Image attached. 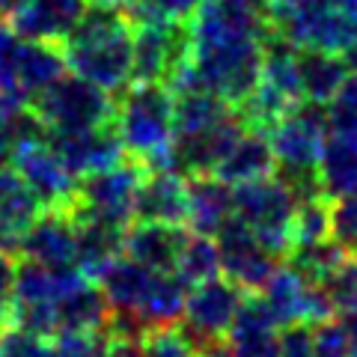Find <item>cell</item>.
I'll list each match as a JSON object with an SVG mask.
<instances>
[{
	"mask_svg": "<svg viewBox=\"0 0 357 357\" xmlns=\"http://www.w3.org/2000/svg\"><path fill=\"white\" fill-rule=\"evenodd\" d=\"M131 42L134 24L126 9L107 0H89L81 24L60 48L72 75L107 93H119L131 81Z\"/></svg>",
	"mask_w": 357,
	"mask_h": 357,
	"instance_id": "6da1fadb",
	"label": "cell"
},
{
	"mask_svg": "<svg viewBox=\"0 0 357 357\" xmlns=\"http://www.w3.org/2000/svg\"><path fill=\"white\" fill-rule=\"evenodd\" d=\"M114 128L126 158L140 167H167L173 149V89L164 84H128L116 93Z\"/></svg>",
	"mask_w": 357,
	"mask_h": 357,
	"instance_id": "7a4b0ae2",
	"label": "cell"
},
{
	"mask_svg": "<svg viewBox=\"0 0 357 357\" xmlns=\"http://www.w3.org/2000/svg\"><path fill=\"white\" fill-rule=\"evenodd\" d=\"M328 137L325 107L301 102L268 131L274 152V176L292 188L298 199L321 194L319 188V155Z\"/></svg>",
	"mask_w": 357,
	"mask_h": 357,
	"instance_id": "3957f363",
	"label": "cell"
},
{
	"mask_svg": "<svg viewBox=\"0 0 357 357\" xmlns=\"http://www.w3.org/2000/svg\"><path fill=\"white\" fill-rule=\"evenodd\" d=\"M295 206L298 197L280 176H265L232 188V220H238L265 250L280 259L289 253V223Z\"/></svg>",
	"mask_w": 357,
	"mask_h": 357,
	"instance_id": "277c9868",
	"label": "cell"
},
{
	"mask_svg": "<svg viewBox=\"0 0 357 357\" xmlns=\"http://www.w3.org/2000/svg\"><path fill=\"white\" fill-rule=\"evenodd\" d=\"M27 107L36 114V119L48 134H63V131H84L114 122L116 98L114 93H107V89L89 84L77 75H63L48 89L33 96Z\"/></svg>",
	"mask_w": 357,
	"mask_h": 357,
	"instance_id": "5b68a950",
	"label": "cell"
},
{
	"mask_svg": "<svg viewBox=\"0 0 357 357\" xmlns=\"http://www.w3.org/2000/svg\"><path fill=\"white\" fill-rule=\"evenodd\" d=\"M146 167L137 161L122 158L119 164L107 167L102 173L77 178L75 199H72V218L77 220H98L110 227L128 229L137 208V191L143 182Z\"/></svg>",
	"mask_w": 357,
	"mask_h": 357,
	"instance_id": "8992f818",
	"label": "cell"
},
{
	"mask_svg": "<svg viewBox=\"0 0 357 357\" xmlns=\"http://www.w3.org/2000/svg\"><path fill=\"white\" fill-rule=\"evenodd\" d=\"M188 54H191V27H188V21L134 24L128 84L170 86L173 77L188 66Z\"/></svg>",
	"mask_w": 357,
	"mask_h": 357,
	"instance_id": "52a82bcc",
	"label": "cell"
},
{
	"mask_svg": "<svg viewBox=\"0 0 357 357\" xmlns=\"http://www.w3.org/2000/svg\"><path fill=\"white\" fill-rule=\"evenodd\" d=\"M244 295L248 292H241L227 277H211L206 283L191 286L182 310V331L188 333V340L199 351L208 345L227 342V333L244 304Z\"/></svg>",
	"mask_w": 357,
	"mask_h": 357,
	"instance_id": "ba28073f",
	"label": "cell"
},
{
	"mask_svg": "<svg viewBox=\"0 0 357 357\" xmlns=\"http://www.w3.org/2000/svg\"><path fill=\"white\" fill-rule=\"evenodd\" d=\"M9 167L24 178V185L33 191V197L39 199V206L45 211H51V208L69 211L72 208L77 178L66 170L60 155L54 152V146L48 143V131L21 140L13 152V158H9Z\"/></svg>",
	"mask_w": 357,
	"mask_h": 357,
	"instance_id": "9c48e42d",
	"label": "cell"
},
{
	"mask_svg": "<svg viewBox=\"0 0 357 357\" xmlns=\"http://www.w3.org/2000/svg\"><path fill=\"white\" fill-rule=\"evenodd\" d=\"M262 304L268 307V312L274 316V321L280 328L286 325H298V321H307V325H316V321L333 319V312L328 307L325 295L316 283H310L307 277H301L295 268H277L259 292Z\"/></svg>",
	"mask_w": 357,
	"mask_h": 357,
	"instance_id": "30bf717a",
	"label": "cell"
},
{
	"mask_svg": "<svg viewBox=\"0 0 357 357\" xmlns=\"http://www.w3.org/2000/svg\"><path fill=\"white\" fill-rule=\"evenodd\" d=\"M215 241L220 248V274L229 283H236L241 292H259L280 268L277 265L280 256L265 250L238 220H229L215 236Z\"/></svg>",
	"mask_w": 357,
	"mask_h": 357,
	"instance_id": "8fae6325",
	"label": "cell"
},
{
	"mask_svg": "<svg viewBox=\"0 0 357 357\" xmlns=\"http://www.w3.org/2000/svg\"><path fill=\"white\" fill-rule=\"evenodd\" d=\"M48 143L75 178L102 173L126 158V149H122V143H119L114 122L98 126V128H84V131L48 134Z\"/></svg>",
	"mask_w": 357,
	"mask_h": 357,
	"instance_id": "7c38bea8",
	"label": "cell"
},
{
	"mask_svg": "<svg viewBox=\"0 0 357 357\" xmlns=\"http://www.w3.org/2000/svg\"><path fill=\"white\" fill-rule=\"evenodd\" d=\"M24 262L45 268H77V227L72 211H42L15 250Z\"/></svg>",
	"mask_w": 357,
	"mask_h": 357,
	"instance_id": "4fadbf2b",
	"label": "cell"
},
{
	"mask_svg": "<svg viewBox=\"0 0 357 357\" xmlns=\"http://www.w3.org/2000/svg\"><path fill=\"white\" fill-rule=\"evenodd\" d=\"M89 0H24L9 24L24 42H48L63 45L72 30L81 24Z\"/></svg>",
	"mask_w": 357,
	"mask_h": 357,
	"instance_id": "5bb4252c",
	"label": "cell"
},
{
	"mask_svg": "<svg viewBox=\"0 0 357 357\" xmlns=\"http://www.w3.org/2000/svg\"><path fill=\"white\" fill-rule=\"evenodd\" d=\"M188 232L191 229L173 227V223L137 220L122 236V256H128L155 274H176V259Z\"/></svg>",
	"mask_w": 357,
	"mask_h": 357,
	"instance_id": "9a60e30c",
	"label": "cell"
},
{
	"mask_svg": "<svg viewBox=\"0 0 357 357\" xmlns=\"http://www.w3.org/2000/svg\"><path fill=\"white\" fill-rule=\"evenodd\" d=\"M134 218L185 227V220H188V176L167 170V167H152V170H146L143 173V182H140V191H137Z\"/></svg>",
	"mask_w": 357,
	"mask_h": 357,
	"instance_id": "2e32d148",
	"label": "cell"
},
{
	"mask_svg": "<svg viewBox=\"0 0 357 357\" xmlns=\"http://www.w3.org/2000/svg\"><path fill=\"white\" fill-rule=\"evenodd\" d=\"M227 345L236 357H280V325L256 292L244 295V304L227 333Z\"/></svg>",
	"mask_w": 357,
	"mask_h": 357,
	"instance_id": "e0dca14e",
	"label": "cell"
},
{
	"mask_svg": "<svg viewBox=\"0 0 357 357\" xmlns=\"http://www.w3.org/2000/svg\"><path fill=\"white\" fill-rule=\"evenodd\" d=\"M39 199L13 167H0V250L15 253L18 241L42 215Z\"/></svg>",
	"mask_w": 357,
	"mask_h": 357,
	"instance_id": "ac0fdd59",
	"label": "cell"
},
{
	"mask_svg": "<svg viewBox=\"0 0 357 357\" xmlns=\"http://www.w3.org/2000/svg\"><path fill=\"white\" fill-rule=\"evenodd\" d=\"M232 220V188L218 176H188V220L185 227L199 236H211Z\"/></svg>",
	"mask_w": 357,
	"mask_h": 357,
	"instance_id": "d6986e66",
	"label": "cell"
},
{
	"mask_svg": "<svg viewBox=\"0 0 357 357\" xmlns=\"http://www.w3.org/2000/svg\"><path fill=\"white\" fill-rule=\"evenodd\" d=\"M211 176H218L229 188L274 176V152H271V143H268V134L244 128L241 137L229 146V152L223 155V161L215 167Z\"/></svg>",
	"mask_w": 357,
	"mask_h": 357,
	"instance_id": "ffe728a7",
	"label": "cell"
},
{
	"mask_svg": "<svg viewBox=\"0 0 357 357\" xmlns=\"http://www.w3.org/2000/svg\"><path fill=\"white\" fill-rule=\"evenodd\" d=\"M66 75V57L60 45L48 42H24L21 39L18 60H15V93L30 102L42 89H48L54 81Z\"/></svg>",
	"mask_w": 357,
	"mask_h": 357,
	"instance_id": "44dd1931",
	"label": "cell"
},
{
	"mask_svg": "<svg viewBox=\"0 0 357 357\" xmlns=\"http://www.w3.org/2000/svg\"><path fill=\"white\" fill-rule=\"evenodd\" d=\"M319 188L321 197H345L357 188V137L354 134H331L319 155Z\"/></svg>",
	"mask_w": 357,
	"mask_h": 357,
	"instance_id": "7402d4cb",
	"label": "cell"
},
{
	"mask_svg": "<svg viewBox=\"0 0 357 357\" xmlns=\"http://www.w3.org/2000/svg\"><path fill=\"white\" fill-rule=\"evenodd\" d=\"M345 77H349V66L342 63L340 54L298 48V81L304 102L325 107L337 96Z\"/></svg>",
	"mask_w": 357,
	"mask_h": 357,
	"instance_id": "603a6c76",
	"label": "cell"
},
{
	"mask_svg": "<svg viewBox=\"0 0 357 357\" xmlns=\"http://www.w3.org/2000/svg\"><path fill=\"white\" fill-rule=\"evenodd\" d=\"M75 227H77V271L86 274L89 280H98V274L122 256L126 229L98 220H77V218Z\"/></svg>",
	"mask_w": 357,
	"mask_h": 357,
	"instance_id": "cb8c5ba5",
	"label": "cell"
},
{
	"mask_svg": "<svg viewBox=\"0 0 357 357\" xmlns=\"http://www.w3.org/2000/svg\"><path fill=\"white\" fill-rule=\"evenodd\" d=\"M328 238H333V203L321 194L298 199L292 223H289V250L321 244Z\"/></svg>",
	"mask_w": 357,
	"mask_h": 357,
	"instance_id": "d4e9b609",
	"label": "cell"
},
{
	"mask_svg": "<svg viewBox=\"0 0 357 357\" xmlns=\"http://www.w3.org/2000/svg\"><path fill=\"white\" fill-rule=\"evenodd\" d=\"M45 134V126L18 93H0V167H9V158L21 140Z\"/></svg>",
	"mask_w": 357,
	"mask_h": 357,
	"instance_id": "484cf974",
	"label": "cell"
},
{
	"mask_svg": "<svg viewBox=\"0 0 357 357\" xmlns=\"http://www.w3.org/2000/svg\"><path fill=\"white\" fill-rule=\"evenodd\" d=\"M176 274L182 277L188 286L206 283L211 277H220V248L211 236H199V232H188V238L178 250Z\"/></svg>",
	"mask_w": 357,
	"mask_h": 357,
	"instance_id": "4316f807",
	"label": "cell"
},
{
	"mask_svg": "<svg viewBox=\"0 0 357 357\" xmlns=\"http://www.w3.org/2000/svg\"><path fill=\"white\" fill-rule=\"evenodd\" d=\"M349 250L342 248L337 238H328L321 244H307V248H292L286 253V265L295 268L301 277H307L310 283H321L325 277H331L337 268L345 262Z\"/></svg>",
	"mask_w": 357,
	"mask_h": 357,
	"instance_id": "83f0119b",
	"label": "cell"
},
{
	"mask_svg": "<svg viewBox=\"0 0 357 357\" xmlns=\"http://www.w3.org/2000/svg\"><path fill=\"white\" fill-rule=\"evenodd\" d=\"M333 316H351L357 312V256H345V262L331 277L319 283Z\"/></svg>",
	"mask_w": 357,
	"mask_h": 357,
	"instance_id": "f1b7e54d",
	"label": "cell"
},
{
	"mask_svg": "<svg viewBox=\"0 0 357 357\" xmlns=\"http://www.w3.org/2000/svg\"><path fill=\"white\" fill-rule=\"evenodd\" d=\"M199 0H131L126 15L131 24H161V21H191Z\"/></svg>",
	"mask_w": 357,
	"mask_h": 357,
	"instance_id": "f546056e",
	"label": "cell"
},
{
	"mask_svg": "<svg viewBox=\"0 0 357 357\" xmlns=\"http://www.w3.org/2000/svg\"><path fill=\"white\" fill-rule=\"evenodd\" d=\"M140 349L143 357H199V349L178 325L140 333Z\"/></svg>",
	"mask_w": 357,
	"mask_h": 357,
	"instance_id": "4dcf8cb0",
	"label": "cell"
},
{
	"mask_svg": "<svg viewBox=\"0 0 357 357\" xmlns=\"http://www.w3.org/2000/svg\"><path fill=\"white\" fill-rule=\"evenodd\" d=\"M110 328L105 331H75L54 337V357H107Z\"/></svg>",
	"mask_w": 357,
	"mask_h": 357,
	"instance_id": "1f68e13d",
	"label": "cell"
},
{
	"mask_svg": "<svg viewBox=\"0 0 357 357\" xmlns=\"http://www.w3.org/2000/svg\"><path fill=\"white\" fill-rule=\"evenodd\" d=\"M0 357H54V342L21 328L0 333Z\"/></svg>",
	"mask_w": 357,
	"mask_h": 357,
	"instance_id": "d6a6232c",
	"label": "cell"
},
{
	"mask_svg": "<svg viewBox=\"0 0 357 357\" xmlns=\"http://www.w3.org/2000/svg\"><path fill=\"white\" fill-rule=\"evenodd\" d=\"M333 238L351 256H357V188L333 199Z\"/></svg>",
	"mask_w": 357,
	"mask_h": 357,
	"instance_id": "836d02e7",
	"label": "cell"
},
{
	"mask_svg": "<svg viewBox=\"0 0 357 357\" xmlns=\"http://www.w3.org/2000/svg\"><path fill=\"white\" fill-rule=\"evenodd\" d=\"M312 345H316V357H349L342 319L333 316L325 321H316L312 325Z\"/></svg>",
	"mask_w": 357,
	"mask_h": 357,
	"instance_id": "e575fe53",
	"label": "cell"
},
{
	"mask_svg": "<svg viewBox=\"0 0 357 357\" xmlns=\"http://www.w3.org/2000/svg\"><path fill=\"white\" fill-rule=\"evenodd\" d=\"M21 36L6 18H0V93H15V60Z\"/></svg>",
	"mask_w": 357,
	"mask_h": 357,
	"instance_id": "d590c367",
	"label": "cell"
},
{
	"mask_svg": "<svg viewBox=\"0 0 357 357\" xmlns=\"http://www.w3.org/2000/svg\"><path fill=\"white\" fill-rule=\"evenodd\" d=\"M280 357H316V345H312V325L298 321V325L280 328Z\"/></svg>",
	"mask_w": 357,
	"mask_h": 357,
	"instance_id": "8d00e7d4",
	"label": "cell"
},
{
	"mask_svg": "<svg viewBox=\"0 0 357 357\" xmlns=\"http://www.w3.org/2000/svg\"><path fill=\"white\" fill-rule=\"evenodd\" d=\"M13 283H15L13 253L0 250V333L13 328Z\"/></svg>",
	"mask_w": 357,
	"mask_h": 357,
	"instance_id": "74e56055",
	"label": "cell"
},
{
	"mask_svg": "<svg viewBox=\"0 0 357 357\" xmlns=\"http://www.w3.org/2000/svg\"><path fill=\"white\" fill-rule=\"evenodd\" d=\"M107 357H143L140 337H134V333H126V331H116L114 325H110Z\"/></svg>",
	"mask_w": 357,
	"mask_h": 357,
	"instance_id": "f35d334b",
	"label": "cell"
},
{
	"mask_svg": "<svg viewBox=\"0 0 357 357\" xmlns=\"http://www.w3.org/2000/svg\"><path fill=\"white\" fill-rule=\"evenodd\" d=\"M345 325V342H349V357H357V312L351 316H340Z\"/></svg>",
	"mask_w": 357,
	"mask_h": 357,
	"instance_id": "ab89813d",
	"label": "cell"
},
{
	"mask_svg": "<svg viewBox=\"0 0 357 357\" xmlns=\"http://www.w3.org/2000/svg\"><path fill=\"white\" fill-rule=\"evenodd\" d=\"M199 357H236V354H232L227 342H218V345H208V349L199 351Z\"/></svg>",
	"mask_w": 357,
	"mask_h": 357,
	"instance_id": "60d3db41",
	"label": "cell"
},
{
	"mask_svg": "<svg viewBox=\"0 0 357 357\" xmlns=\"http://www.w3.org/2000/svg\"><path fill=\"white\" fill-rule=\"evenodd\" d=\"M107 3H116V6H122V0H107Z\"/></svg>",
	"mask_w": 357,
	"mask_h": 357,
	"instance_id": "b9f144b4",
	"label": "cell"
},
{
	"mask_svg": "<svg viewBox=\"0 0 357 357\" xmlns=\"http://www.w3.org/2000/svg\"><path fill=\"white\" fill-rule=\"evenodd\" d=\"M128 3H131V0H122V9H126V6H128Z\"/></svg>",
	"mask_w": 357,
	"mask_h": 357,
	"instance_id": "7bdbcfd3",
	"label": "cell"
}]
</instances>
